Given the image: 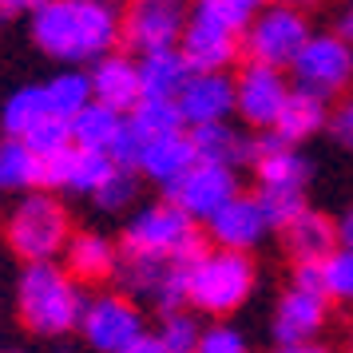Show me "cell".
Segmentation results:
<instances>
[{
	"label": "cell",
	"mask_w": 353,
	"mask_h": 353,
	"mask_svg": "<svg viewBox=\"0 0 353 353\" xmlns=\"http://www.w3.org/2000/svg\"><path fill=\"white\" fill-rule=\"evenodd\" d=\"M330 310L325 294H305V290L286 286L282 298L274 305L270 334L274 345H305V341H321V330L330 325Z\"/></svg>",
	"instance_id": "15"
},
{
	"label": "cell",
	"mask_w": 353,
	"mask_h": 353,
	"mask_svg": "<svg viewBox=\"0 0 353 353\" xmlns=\"http://www.w3.org/2000/svg\"><path fill=\"white\" fill-rule=\"evenodd\" d=\"M123 353H163V350H159V337H155V334H143L139 341H131Z\"/></svg>",
	"instance_id": "43"
},
{
	"label": "cell",
	"mask_w": 353,
	"mask_h": 353,
	"mask_svg": "<svg viewBox=\"0 0 353 353\" xmlns=\"http://www.w3.org/2000/svg\"><path fill=\"white\" fill-rule=\"evenodd\" d=\"M270 219H266V210H262V203H258V194L242 191L234 194L230 203H226L214 219L207 223V242L214 246V250H234V254H250L254 246H262V242L270 239Z\"/></svg>",
	"instance_id": "13"
},
{
	"label": "cell",
	"mask_w": 353,
	"mask_h": 353,
	"mask_svg": "<svg viewBox=\"0 0 353 353\" xmlns=\"http://www.w3.org/2000/svg\"><path fill=\"white\" fill-rule=\"evenodd\" d=\"M314 36L310 17L294 4H262L254 20L242 32V56L250 64H266L278 72H290V64L298 60V52L305 48V40Z\"/></svg>",
	"instance_id": "6"
},
{
	"label": "cell",
	"mask_w": 353,
	"mask_h": 353,
	"mask_svg": "<svg viewBox=\"0 0 353 353\" xmlns=\"http://www.w3.org/2000/svg\"><path fill=\"white\" fill-rule=\"evenodd\" d=\"M17 305L24 325L40 337H60L80 325V314L88 298L80 294V282L68 278L64 266L56 262H32L24 266L17 286Z\"/></svg>",
	"instance_id": "3"
},
{
	"label": "cell",
	"mask_w": 353,
	"mask_h": 353,
	"mask_svg": "<svg viewBox=\"0 0 353 353\" xmlns=\"http://www.w3.org/2000/svg\"><path fill=\"white\" fill-rule=\"evenodd\" d=\"M290 88L294 83L286 80V72L246 60L239 68V76H234V115L250 131H270L290 96Z\"/></svg>",
	"instance_id": "10"
},
{
	"label": "cell",
	"mask_w": 353,
	"mask_h": 353,
	"mask_svg": "<svg viewBox=\"0 0 353 353\" xmlns=\"http://www.w3.org/2000/svg\"><path fill=\"white\" fill-rule=\"evenodd\" d=\"M135 68H139V96L143 99H167V103H175L183 83L191 80V68H187L179 48L147 52V56L135 60Z\"/></svg>",
	"instance_id": "23"
},
{
	"label": "cell",
	"mask_w": 353,
	"mask_h": 353,
	"mask_svg": "<svg viewBox=\"0 0 353 353\" xmlns=\"http://www.w3.org/2000/svg\"><path fill=\"white\" fill-rule=\"evenodd\" d=\"M274 353H334L321 341H305V345H274Z\"/></svg>",
	"instance_id": "44"
},
{
	"label": "cell",
	"mask_w": 353,
	"mask_h": 353,
	"mask_svg": "<svg viewBox=\"0 0 353 353\" xmlns=\"http://www.w3.org/2000/svg\"><path fill=\"white\" fill-rule=\"evenodd\" d=\"M290 286L305 290V294H321V262H294Z\"/></svg>",
	"instance_id": "39"
},
{
	"label": "cell",
	"mask_w": 353,
	"mask_h": 353,
	"mask_svg": "<svg viewBox=\"0 0 353 353\" xmlns=\"http://www.w3.org/2000/svg\"><path fill=\"white\" fill-rule=\"evenodd\" d=\"M119 128H123V115L112 112V108H103V103H96V99L68 123L72 147H76V151H103V155L112 151Z\"/></svg>",
	"instance_id": "24"
},
{
	"label": "cell",
	"mask_w": 353,
	"mask_h": 353,
	"mask_svg": "<svg viewBox=\"0 0 353 353\" xmlns=\"http://www.w3.org/2000/svg\"><path fill=\"white\" fill-rule=\"evenodd\" d=\"M44 96H48V112L72 123L92 103V80H88V72H60L44 83Z\"/></svg>",
	"instance_id": "27"
},
{
	"label": "cell",
	"mask_w": 353,
	"mask_h": 353,
	"mask_svg": "<svg viewBox=\"0 0 353 353\" xmlns=\"http://www.w3.org/2000/svg\"><path fill=\"white\" fill-rule=\"evenodd\" d=\"M159 350L163 353H194L199 350V337H203V325L191 310H179V314H167L159 318Z\"/></svg>",
	"instance_id": "32"
},
{
	"label": "cell",
	"mask_w": 353,
	"mask_h": 353,
	"mask_svg": "<svg viewBox=\"0 0 353 353\" xmlns=\"http://www.w3.org/2000/svg\"><path fill=\"white\" fill-rule=\"evenodd\" d=\"M40 167L20 139H0V191H40Z\"/></svg>",
	"instance_id": "28"
},
{
	"label": "cell",
	"mask_w": 353,
	"mask_h": 353,
	"mask_svg": "<svg viewBox=\"0 0 353 353\" xmlns=\"http://www.w3.org/2000/svg\"><path fill=\"white\" fill-rule=\"evenodd\" d=\"M325 123H330V103L321 96H314V92H305V88H290V96H286V103H282V112H278L270 131L282 143L302 147L305 139L321 135Z\"/></svg>",
	"instance_id": "21"
},
{
	"label": "cell",
	"mask_w": 353,
	"mask_h": 353,
	"mask_svg": "<svg viewBox=\"0 0 353 353\" xmlns=\"http://www.w3.org/2000/svg\"><path fill=\"white\" fill-rule=\"evenodd\" d=\"M270 4H294V8H298V4H305V0H270Z\"/></svg>",
	"instance_id": "46"
},
{
	"label": "cell",
	"mask_w": 353,
	"mask_h": 353,
	"mask_svg": "<svg viewBox=\"0 0 353 353\" xmlns=\"http://www.w3.org/2000/svg\"><path fill=\"white\" fill-rule=\"evenodd\" d=\"M194 353H250V345H246V337L234 325L214 321V325H203V337H199Z\"/></svg>",
	"instance_id": "36"
},
{
	"label": "cell",
	"mask_w": 353,
	"mask_h": 353,
	"mask_svg": "<svg viewBox=\"0 0 353 353\" xmlns=\"http://www.w3.org/2000/svg\"><path fill=\"white\" fill-rule=\"evenodd\" d=\"M0 353H20V350H0Z\"/></svg>",
	"instance_id": "47"
},
{
	"label": "cell",
	"mask_w": 353,
	"mask_h": 353,
	"mask_svg": "<svg viewBox=\"0 0 353 353\" xmlns=\"http://www.w3.org/2000/svg\"><path fill=\"white\" fill-rule=\"evenodd\" d=\"M119 17L115 0H48L32 12V40L56 60L96 64L119 44Z\"/></svg>",
	"instance_id": "1"
},
{
	"label": "cell",
	"mask_w": 353,
	"mask_h": 353,
	"mask_svg": "<svg viewBox=\"0 0 353 353\" xmlns=\"http://www.w3.org/2000/svg\"><path fill=\"white\" fill-rule=\"evenodd\" d=\"M128 128L135 131V139L139 143H151V139H163V135H175V131H187L183 128V115H179L175 103H167V99H139L128 115Z\"/></svg>",
	"instance_id": "26"
},
{
	"label": "cell",
	"mask_w": 353,
	"mask_h": 353,
	"mask_svg": "<svg viewBox=\"0 0 353 353\" xmlns=\"http://www.w3.org/2000/svg\"><path fill=\"white\" fill-rule=\"evenodd\" d=\"M135 194H139V175H135V171H123V167H115L112 179L96 191V207L123 210V207H131V199H135Z\"/></svg>",
	"instance_id": "34"
},
{
	"label": "cell",
	"mask_w": 353,
	"mask_h": 353,
	"mask_svg": "<svg viewBox=\"0 0 353 353\" xmlns=\"http://www.w3.org/2000/svg\"><path fill=\"white\" fill-rule=\"evenodd\" d=\"M254 286H258L254 258L210 246L207 254L187 270V305L194 314H207V318L223 321L250 302Z\"/></svg>",
	"instance_id": "4"
},
{
	"label": "cell",
	"mask_w": 353,
	"mask_h": 353,
	"mask_svg": "<svg viewBox=\"0 0 353 353\" xmlns=\"http://www.w3.org/2000/svg\"><path fill=\"white\" fill-rule=\"evenodd\" d=\"M254 179L262 194H305L314 183V163L302 147L282 143L274 131L254 135Z\"/></svg>",
	"instance_id": "12"
},
{
	"label": "cell",
	"mask_w": 353,
	"mask_h": 353,
	"mask_svg": "<svg viewBox=\"0 0 353 353\" xmlns=\"http://www.w3.org/2000/svg\"><path fill=\"white\" fill-rule=\"evenodd\" d=\"M290 83L321 96L325 103L350 96L353 88V44L337 32H314L290 64Z\"/></svg>",
	"instance_id": "7"
},
{
	"label": "cell",
	"mask_w": 353,
	"mask_h": 353,
	"mask_svg": "<svg viewBox=\"0 0 353 353\" xmlns=\"http://www.w3.org/2000/svg\"><path fill=\"white\" fill-rule=\"evenodd\" d=\"M183 128H210V123H230L234 115V76L230 72H191L175 99Z\"/></svg>",
	"instance_id": "14"
},
{
	"label": "cell",
	"mask_w": 353,
	"mask_h": 353,
	"mask_svg": "<svg viewBox=\"0 0 353 353\" xmlns=\"http://www.w3.org/2000/svg\"><path fill=\"white\" fill-rule=\"evenodd\" d=\"M88 80H92V99L119 115H128L143 99L139 96V68L123 52H112V56L96 60L92 72H88Z\"/></svg>",
	"instance_id": "17"
},
{
	"label": "cell",
	"mask_w": 353,
	"mask_h": 353,
	"mask_svg": "<svg viewBox=\"0 0 353 353\" xmlns=\"http://www.w3.org/2000/svg\"><path fill=\"white\" fill-rule=\"evenodd\" d=\"M48 0H0V17L4 20H12L20 17V12H40Z\"/></svg>",
	"instance_id": "41"
},
{
	"label": "cell",
	"mask_w": 353,
	"mask_h": 353,
	"mask_svg": "<svg viewBox=\"0 0 353 353\" xmlns=\"http://www.w3.org/2000/svg\"><path fill=\"white\" fill-rule=\"evenodd\" d=\"M187 12H191L187 0H128L119 17V44H128L135 56L179 48Z\"/></svg>",
	"instance_id": "8"
},
{
	"label": "cell",
	"mask_w": 353,
	"mask_h": 353,
	"mask_svg": "<svg viewBox=\"0 0 353 353\" xmlns=\"http://www.w3.org/2000/svg\"><path fill=\"white\" fill-rule=\"evenodd\" d=\"M0 24H4V17H0Z\"/></svg>",
	"instance_id": "48"
},
{
	"label": "cell",
	"mask_w": 353,
	"mask_h": 353,
	"mask_svg": "<svg viewBox=\"0 0 353 353\" xmlns=\"http://www.w3.org/2000/svg\"><path fill=\"white\" fill-rule=\"evenodd\" d=\"M179 52H183L191 72H230V64L242 56V36L223 28V24H214V20L187 12V28H183Z\"/></svg>",
	"instance_id": "16"
},
{
	"label": "cell",
	"mask_w": 353,
	"mask_h": 353,
	"mask_svg": "<svg viewBox=\"0 0 353 353\" xmlns=\"http://www.w3.org/2000/svg\"><path fill=\"white\" fill-rule=\"evenodd\" d=\"M72 155H76V147H68L60 155H52V159H40V191H52V187H68V175H72Z\"/></svg>",
	"instance_id": "38"
},
{
	"label": "cell",
	"mask_w": 353,
	"mask_h": 353,
	"mask_svg": "<svg viewBox=\"0 0 353 353\" xmlns=\"http://www.w3.org/2000/svg\"><path fill=\"white\" fill-rule=\"evenodd\" d=\"M20 143L32 151L36 159H52V155H60V151H68L72 147V131H68L64 119H56V115H48V119H40Z\"/></svg>",
	"instance_id": "33"
},
{
	"label": "cell",
	"mask_w": 353,
	"mask_h": 353,
	"mask_svg": "<svg viewBox=\"0 0 353 353\" xmlns=\"http://www.w3.org/2000/svg\"><path fill=\"white\" fill-rule=\"evenodd\" d=\"M80 334L96 353H123L131 341H139L147 334L143 310L128 294H99L83 305Z\"/></svg>",
	"instance_id": "9"
},
{
	"label": "cell",
	"mask_w": 353,
	"mask_h": 353,
	"mask_svg": "<svg viewBox=\"0 0 353 353\" xmlns=\"http://www.w3.org/2000/svg\"><path fill=\"white\" fill-rule=\"evenodd\" d=\"M262 4H266V0H262Z\"/></svg>",
	"instance_id": "49"
},
{
	"label": "cell",
	"mask_w": 353,
	"mask_h": 353,
	"mask_svg": "<svg viewBox=\"0 0 353 353\" xmlns=\"http://www.w3.org/2000/svg\"><path fill=\"white\" fill-rule=\"evenodd\" d=\"M207 250H210V242L199 230V223H191L167 199L135 210L131 223L123 226V242H119V254L123 258H155V262H171L179 270H191Z\"/></svg>",
	"instance_id": "2"
},
{
	"label": "cell",
	"mask_w": 353,
	"mask_h": 353,
	"mask_svg": "<svg viewBox=\"0 0 353 353\" xmlns=\"http://www.w3.org/2000/svg\"><path fill=\"white\" fill-rule=\"evenodd\" d=\"M262 8V0H191V17L214 20L230 32H246V24L254 20V12Z\"/></svg>",
	"instance_id": "29"
},
{
	"label": "cell",
	"mask_w": 353,
	"mask_h": 353,
	"mask_svg": "<svg viewBox=\"0 0 353 353\" xmlns=\"http://www.w3.org/2000/svg\"><path fill=\"white\" fill-rule=\"evenodd\" d=\"M115 163L103 155V151H76L72 155V175H68V191H80V194H92L112 179Z\"/></svg>",
	"instance_id": "31"
},
{
	"label": "cell",
	"mask_w": 353,
	"mask_h": 353,
	"mask_svg": "<svg viewBox=\"0 0 353 353\" xmlns=\"http://www.w3.org/2000/svg\"><path fill=\"white\" fill-rule=\"evenodd\" d=\"M199 155H194V143L187 131H175V135H163V139H151L143 147V155H139V167H135V175L151 179L155 187L163 191H171L179 179L191 171Z\"/></svg>",
	"instance_id": "18"
},
{
	"label": "cell",
	"mask_w": 353,
	"mask_h": 353,
	"mask_svg": "<svg viewBox=\"0 0 353 353\" xmlns=\"http://www.w3.org/2000/svg\"><path fill=\"white\" fill-rule=\"evenodd\" d=\"M334 230H337V246L341 250H353V203L334 219Z\"/></svg>",
	"instance_id": "40"
},
{
	"label": "cell",
	"mask_w": 353,
	"mask_h": 353,
	"mask_svg": "<svg viewBox=\"0 0 353 353\" xmlns=\"http://www.w3.org/2000/svg\"><path fill=\"white\" fill-rule=\"evenodd\" d=\"M337 36H341V40H350L353 44V0H345V4H341V12H337V28H334Z\"/></svg>",
	"instance_id": "42"
},
{
	"label": "cell",
	"mask_w": 353,
	"mask_h": 353,
	"mask_svg": "<svg viewBox=\"0 0 353 353\" xmlns=\"http://www.w3.org/2000/svg\"><path fill=\"white\" fill-rule=\"evenodd\" d=\"M325 135H330L341 151H350V155H353V92L330 103V123H325Z\"/></svg>",
	"instance_id": "37"
},
{
	"label": "cell",
	"mask_w": 353,
	"mask_h": 353,
	"mask_svg": "<svg viewBox=\"0 0 353 353\" xmlns=\"http://www.w3.org/2000/svg\"><path fill=\"white\" fill-rule=\"evenodd\" d=\"M187 135H191L199 163H214L226 171L254 167V135L234 128V123H210V128H194Z\"/></svg>",
	"instance_id": "19"
},
{
	"label": "cell",
	"mask_w": 353,
	"mask_h": 353,
	"mask_svg": "<svg viewBox=\"0 0 353 353\" xmlns=\"http://www.w3.org/2000/svg\"><path fill=\"white\" fill-rule=\"evenodd\" d=\"M68 239H72L68 210L48 191H28L8 214V246L28 266L32 262H52L56 254H64Z\"/></svg>",
	"instance_id": "5"
},
{
	"label": "cell",
	"mask_w": 353,
	"mask_h": 353,
	"mask_svg": "<svg viewBox=\"0 0 353 353\" xmlns=\"http://www.w3.org/2000/svg\"><path fill=\"white\" fill-rule=\"evenodd\" d=\"M321 294L330 305H353V250L337 246L321 262Z\"/></svg>",
	"instance_id": "30"
},
{
	"label": "cell",
	"mask_w": 353,
	"mask_h": 353,
	"mask_svg": "<svg viewBox=\"0 0 353 353\" xmlns=\"http://www.w3.org/2000/svg\"><path fill=\"white\" fill-rule=\"evenodd\" d=\"M345 353H353V325H350V334H345Z\"/></svg>",
	"instance_id": "45"
},
{
	"label": "cell",
	"mask_w": 353,
	"mask_h": 353,
	"mask_svg": "<svg viewBox=\"0 0 353 353\" xmlns=\"http://www.w3.org/2000/svg\"><path fill=\"white\" fill-rule=\"evenodd\" d=\"M163 194H167V203H175L191 223L207 226L234 194H242V187H239V171H226V167H214V163H194L191 171Z\"/></svg>",
	"instance_id": "11"
},
{
	"label": "cell",
	"mask_w": 353,
	"mask_h": 353,
	"mask_svg": "<svg viewBox=\"0 0 353 353\" xmlns=\"http://www.w3.org/2000/svg\"><path fill=\"white\" fill-rule=\"evenodd\" d=\"M282 242H286V250H290L294 262H325V258L337 250L334 219L310 207L282 230Z\"/></svg>",
	"instance_id": "22"
},
{
	"label": "cell",
	"mask_w": 353,
	"mask_h": 353,
	"mask_svg": "<svg viewBox=\"0 0 353 353\" xmlns=\"http://www.w3.org/2000/svg\"><path fill=\"white\" fill-rule=\"evenodd\" d=\"M64 270L72 282H108L119 270V246L96 230H80L64 246Z\"/></svg>",
	"instance_id": "20"
},
{
	"label": "cell",
	"mask_w": 353,
	"mask_h": 353,
	"mask_svg": "<svg viewBox=\"0 0 353 353\" xmlns=\"http://www.w3.org/2000/svg\"><path fill=\"white\" fill-rule=\"evenodd\" d=\"M48 96H44V83H28V88H17L4 112H0V128H4V139H24L28 131L48 119Z\"/></svg>",
	"instance_id": "25"
},
{
	"label": "cell",
	"mask_w": 353,
	"mask_h": 353,
	"mask_svg": "<svg viewBox=\"0 0 353 353\" xmlns=\"http://www.w3.org/2000/svg\"><path fill=\"white\" fill-rule=\"evenodd\" d=\"M258 194V203H262V210H266V219H270L274 230H286L302 210H310V203H305V194Z\"/></svg>",
	"instance_id": "35"
}]
</instances>
